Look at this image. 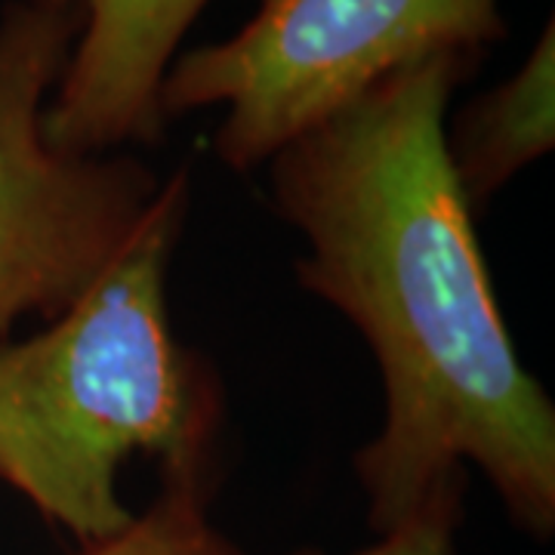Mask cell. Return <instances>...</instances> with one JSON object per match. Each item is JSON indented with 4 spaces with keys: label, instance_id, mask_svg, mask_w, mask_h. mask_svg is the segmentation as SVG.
I'll use <instances>...</instances> for the list:
<instances>
[{
    "label": "cell",
    "instance_id": "8992f818",
    "mask_svg": "<svg viewBox=\"0 0 555 555\" xmlns=\"http://www.w3.org/2000/svg\"><path fill=\"white\" fill-rule=\"evenodd\" d=\"M553 142L555 28L550 20L528 60L456 115L448 152L473 204L491 198L521 167L553 152Z\"/></svg>",
    "mask_w": 555,
    "mask_h": 555
},
{
    "label": "cell",
    "instance_id": "52a82bcc",
    "mask_svg": "<svg viewBox=\"0 0 555 555\" xmlns=\"http://www.w3.org/2000/svg\"><path fill=\"white\" fill-rule=\"evenodd\" d=\"M78 555H244L207 516V476H164L160 496L115 537Z\"/></svg>",
    "mask_w": 555,
    "mask_h": 555
},
{
    "label": "cell",
    "instance_id": "3957f363",
    "mask_svg": "<svg viewBox=\"0 0 555 555\" xmlns=\"http://www.w3.org/2000/svg\"><path fill=\"white\" fill-rule=\"evenodd\" d=\"M506 35L503 0H259L232 38L179 53L160 112L225 108L214 152L254 170L401 68L438 53L481 60Z\"/></svg>",
    "mask_w": 555,
    "mask_h": 555
},
{
    "label": "cell",
    "instance_id": "6da1fadb",
    "mask_svg": "<svg viewBox=\"0 0 555 555\" xmlns=\"http://www.w3.org/2000/svg\"><path fill=\"white\" fill-rule=\"evenodd\" d=\"M476 56L401 68L287 142L272 195L309 244L299 281L377 356L379 436L356 456L377 534L463 478L494 485L528 534L555 528V411L518 361L448 152V105Z\"/></svg>",
    "mask_w": 555,
    "mask_h": 555
},
{
    "label": "cell",
    "instance_id": "7a4b0ae2",
    "mask_svg": "<svg viewBox=\"0 0 555 555\" xmlns=\"http://www.w3.org/2000/svg\"><path fill=\"white\" fill-rule=\"evenodd\" d=\"M189 179L160 182L112 266L47 331L0 346V481L83 546L133 521L118 473L133 454L164 476H207L217 392L167 321V266Z\"/></svg>",
    "mask_w": 555,
    "mask_h": 555
},
{
    "label": "cell",
    "instance_id": "5b68a950",
    "mask_svg": "<svg viewBox=\"0 0 555 555\" xmlns=\"http://www.w3.org/2000/svg\"><path fill=\"white\" fill-rule=\"evenodd\" d=\"M78 10L80 35L43 108V137L65 155H108L164 133L160 83L210 0H25Z\"/></svg>",
    "mask_w": 555,
    "mask_h": 555
},
{
    "label": "cell",
    "instance_id": "ba28073f",
    "mask_svg": "<svg viewBox=\"0 0 555 555\" xmlns=\"http://www.w3.org/2000/svg\"><path fill=\"white\" fill-rule=\"evenodd\" d=\"M460 494L463 478L438 488L426 503H420L392 531L377 537V543L364 546L352 555H454V531L460 521ZM297 555H321L302 550Z\"/></svg>",
    "mask_w": 555,
    "mask_h": 555
},
{
    "label": "cell",
    "instance_id": "277c9868",
    "mask_svg": "<svg viewBox=\"0 0 555 555\" xmlns=\"http://www.w3.org/2000/svg\"><path fill=\"white\" fill-rule=\"evenodd\" d=\"M78 10H0V346L25 315L53 321L112 266L158 198L124 155H65L43 108L80 35Z\"/></svg>",
    "mask_w": 555,
    "mask_h": 555
}]
</instances>
